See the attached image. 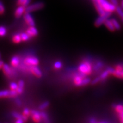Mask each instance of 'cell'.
<instances>
[{"instance_id": "1", "label": "cell", "mask_w": 123, "mask_h": 123, "mask_svg": "<svg viewBox=\"0 0 123 123\" xmlns=\"http://www.w3.org/2000/svg\"><path fill=\"white\" fill-rule=\"evenodd\" d=\"M78 70L81 74L84 75H90L92 72V66L88 62L81 63L78 67Z\"/></svg>"}, {"instance_id": "2", "label": "cell", "mask_w": 123, "mask_h": 123, "mask_svg": "<svg viewBox=\"0 0 123 123\" xmlns=\"http://www.w3.org/2000/svg\"><path fill=\"white\" fill-rule=\"evenodd\" d=\"M101 6L105 12H108L112 13L116 10V6H115L111 2H108L107 0H98Z\"/></svg>"}, {"instance_id": "3", "label": "cell", "mask_w": 123, "mask_h": 123, "mask_svg": "<svg viewBox=\"0 0 123 123\" xmlns=\"http://www.w3.org/2000/svg\"><path fill=\"white\" fill-rule=\"evenodd\" d=\"M44 6V4L42 2H38L31 4L30 5L27 6L26 7L25 13H31L37 10H39L43 8Z\"/></svg>"}, {"instance_id": "4", "label": "cell", "mask_w": 123, "mask_h": 123, "mask_svg": "<svg viewBox=\"0 0 123 123\" xmlns=\"http://www.w3.org/2000/svg\"><path fill=\"white\" fill-rule=\"evenodd\" d=\"M112 13L108 12H105L103 14L100 15V16L98 17L97 19L95 20V26L97 27L100 26L101 25H102L103 24H104V23L105 21L107 20L108 18L110 17V15H111Z\"/></svg>"}, {"instance_id": "5", "label": "cell", "mask_w": 123, "mask_h": 123, "mask_svg": "<svg viewBox=\"0 0 123 123\" xmlns=\"http://www.w3.org/2000/svg\"><path fill=\"white\" fill-rule=\"evenodd\" d=\"M18 95L17 91L12 90H5L0 91V98H13Z\"/></svg>"}, {"instance_id": "6", "label": "cell", "mask_w": 123, "mask_h": 123, "mask_svg": "<svg viewBox=\"0 0 123 123\" xmlns=\"http://www.w3.org/2000/svg\"><path fill=\"white\" fill-rule=\"evenodd\" d=\"M39 59L37 58L35 56H30L27 57L24 60L25 64H26L27 66H37L39 64Z\"/></svg>"}, {"instance_id": "7", "label": "cell", "mask_w": 123, "mask_h": 123, "mask_svg": "<svg viewBox=\"0 0 123 123\" xmlns=\"http://www.w3.org/2000/svg\"><path fill=\"white\" fill-rule=\"evenodd\" d=\"M113 71H114V68H112V67H109V68H107V70L104 71L103 73H101V74L99 76H98L100 81L104 80L108 77L109 75L111 74L112 75Z\"/></svg>"}, {"instance_id": "8", "label": "cell", "mask_w": 123, "mask_h": 123, "mask_svg": "<svg viewBox=\"0 0 123 123\" xmlns=\"http://www.w3.org/2000/svg\"><path fill=\"white\" fill-rule=\"evenodd\" d=\"M115 111L117 113L120 122L123 123V104H116L115 105Z\"/></svg>"}, {"instance_id": "9", "label": "cell", "mask_w": 123, "mask_h": 123, "mask_svg": "<svg viewBox=\"0 0 123 123\" xmlns=\"http://www.w3.org/2000/svg\"><path fill=\"white\" fill-rule=\"evenodd\" d=\"M24 18L25 22L30 26H35V21L34 20L32 15L30 14V13H25V14L24 15Z\"/></svg>"}, {"instance_id": "10", "label": "cell", "mask_w": 123, "mask_h": 123, "mask_svg": "<svg viewBox=\"0 0 123 123\" xmlns=\"http://www.w3.org/2000/svg\"><path fill=\"white\" fill-rule=\"evenodd\" d=\"M31 115L32 116L33 120L35 122H40L42 120V117H41V112L37 111L35 110H32L30 111Z\"/></svg>"}, {"instance_id": "11", "label": "cell", "mask_w": 123, "mask_h": 123, "mask_svg": "<svg viewBox=\"0 0 123 123\" xmlns=\"http://www.w3.org/2000/svg\"><path fill=\"white\" fill-rule=\"evenodd\" d=\"M25 9L26 7L24 6L20 5L19 6H18L15 11L14 15L15 18H19L21 17L24 14V13H25Z\"/></svg>"}, {"instance_id": "12", "label": "cell", "mask_w": 123, "mask_h": 123, "mask_svg": "<svg viewBox=\"0 0 123 123\" xmlns=\"http://www.w3.org/2000/svg\"><path fill=\"white\" fill-rule=\"evenodd\" d=\"M92 2L93 3V5H94V6L95 9H96V11L99 14V15L103 14L105 13V11L104 10V9L103 8V7L101 6L98 0H92Z\"/></svg>"}, {"instance_id": "13", "label": "cell", "mask_w": 123, "mask_h": 123, "mask_svg": "<svg viewBox=\"0 0 123 123\" xmlns=\"http://www.w3.org/2000/svg\"><path fill=\"white\" fill-rule=\"evenodd\" d=\"M26 33L30 37H33L38 34V31L36 27H35V26H30L27 29Z\"/></svg>"}, {"instance_id": "14", "label": "cell", "mask_w": 123, "mask_h": 123, "mask_svg": "<svg viewBox=\"0 0 123 123\" xmlns=\"http://www.w3.org/2000/svg\"><path fill=\"white\" fill-rule=\"evenodd\" d=\"M31 71V73L35 75V76H37V78H41L42 76V73L41 72V71L40 70V69L38 68L37 66H33L31 67L30 68Z\"/></svg>"}, {"instance_id": "15", "label": "cell", "mask_w": 123, "mask_h": 123, "mask_svg": "<svg viewBox=\"0 0 123 123\" xmlns=\"http://www.w3.org/2000/svg\"><path fill=\"white\" fill-rule=\"evenodd\" d=\"M3 71L5 75L9 78H10L12 76V71L10 68V66L7 64H4L2 66Z\"/></svg>"}, {"instance_id": "16", "label": "cell", "mask_w": 123, "mask_h": 123, "mask_svg": "<svg viewBox=\"0 0 123 123\" xmlns=\"http://www.w3.org/2000/svg\"><path fill=\"white\" fill-rule=\"evenodd\" d=\"M104 25L105 26V27H107V28L109 30L113 32L116 30L115 29L114 26H113V24H112L111 20L108 19H108L105 21V22H104Z\"/></svg>"}, {"instance_id": "17", "label": "cell", "mask_w": 123, "mask_h": 123, "mask_svg": "<svg viewBox=\"0 0 123 123\" xmlns=\"http://www.w3.org/2000/svg\"><path fill=\"white\" fill-rule=\"evenodd\" d=\"M84 76H85V75L82 74L76 75V76H75L74 79V82L75 85L78 86V87H80V86L81 81L82 80L83 78H84Z\"/></svg>"}, {"instance_id": "18", "label": "cell", "mask_w": 123, "mask_h": 123, "mask_svg": "<svg viewBox=\"0 0 123 123\" xmlns=\"http://www.w3.org/2000/svg\"><path fill=\"white\" fill-rule=\"evenodd\" d=\"M12 116H13L15 119H22L24 121H27V117L25 116L24 115H21L20 113H18V112H14L12 113Z\"/></svg>"}, {"instance_id": "19", "label": "cell", "mask_w": 123, "mask_h": 123, "mask_svg": "<svg viewBox=\"0 0 123 123\" xmlns=\"http://www.w3.org/2000/svg\"><path fill=\"white\" fill-rule=\"evenodd\" d=\"M24 81H23L22 80H20L18 81V88L17 90V92L18 94H21V93H22L24 88Z\"/></svg>"}, {"instance_id": "20", "label": "cell", "mask_w": 123, "mask_h": 123, "mask_svg": "<svg viewBox=\"0 0 123 123\" xmlns=\"http://www.w3.org/2000/svg\"><path fill=\"white\" fill-rule=\"evenodd\" d=\"M12 66L13 67H17L19 63V59L17 56H14L12 58L11 61H10Z\"/></svg>"}, {"instance_id": "21", "label": "cell", "mask_w": 123, "mask_h": 123, "mask_svg": "<svg viewBox=\"0 0 123 123\" xmlns=\"http://www.w3.org/2000/svg\"><path fill=\"white\" fill-rule=\"evenodd\" d=\"M112 75L113 76L117 78H120V79H123V70L121 71H117L114 69Z\"/></svg>"}, {"instance_id": "22", "label": "cell", "mask_w": 123, "mask_h": 123, "mask_svg": "<svg viewBox=\"0 0 123 123\" xmlns=\"http://www.w3.org/2000/svg\"><path fill=\"white\" fill-rule=\"evenodd\" d=\"M31 1V0H17V4L19 5H22L26 7L30 4Z\"/></svg>"}, {"instance_id": "23", "label": "cell", "mask_w": 123, "mask_h": 123, "mask_svg": "<svg viewBox=\"0 0 123 123\" xmlns=\"http://www.w3.org/2000/svg\"><path fill=\"white\" fill-rule=\"evenodd\" d=\"M12 41L15 43H19L21 41H22V39H21V34H15L12 38Z\"/></svg>"}, {"instance_id": "24", "label": "cell", "mask_w": 123, "mask_h": 123, "mask_svg": "<svg viewBox=\"0 0 123 123\" xmlns=\"http://www.w3.org/2000/svg\"><path fill=\"white\" fill-rule=\"evenodd\" d=\"M111 20L112 24H113V26H114L115 27V29L116 30H119L120 29H121V26L120 25L119 22H118V21H117L116 19H115V18H112V19H111Z\"/></svg>"}, {"instance_id": "25", "label": "cell", "mask_w": 123, "mask_h": 123, "mask_svg": "<svg viewBox=\"0 0 123 123\" xmlns=\"http://www.w3.org/2000/svg\"><path fill=\"white\" fill-rule=\"evenodd\" d=\"M41 117H42V120L43 121L44 123H49L50 122V120H49V116L47 115V113L44 112H41Z\"/></svg>"}, {"instance_id": "26", "label": "cell", "mask_w": 123, "mask_h": 123, "mask_svg": "<svg viewBox=\"0 0 123 123\" xmlns=\"http://www.w3.org/2000/svg\"><path fill=\"white\" fill-rule=\"evenodd\" d=\"M115 11L116 12L117 14L123 20V9L122 7L121 6H117Z\"/></svg>"}, {"instance_id": "27", "label": "cell", "mask_w": 123, "mask_h": 123, "mask_svg": "<svg viewBox=\"0 0 123 123\" xmlns=\"http://www.w3.org/2000/svg\"><path fill=\"white\" fill-rule=\"evenodd\" d=\"M49 105H50V103H49V101H44V102L42 103L39 105V109L40 110H44L47 108L49 106Z\"/></svg>"}, {"instance_id": "28", "label": "cell", "mask_w": 123, "mask_h": 123, "mask_svg": "<svg viewBox=\"0 0 123 123\" xmlns=\"http://www.w3.org/2000/svg\"><path fill=\"white\" fill-rule=\"evenodd\" d=\"M91 82V79L90 78H83L82 80L81 81V83H80V87H81V86H86V85H87V84L90 83Z\"/></svg>"}, {"instance_id": "29", "label": "cell", "mask_w": 123, "mask_h": 123, "mask_svg": "<svg viewBox=\"0 0 123 123\" xmlns=\"http://www.w3.org/2000/svg\"><path fill=\"white\" fill-rule=\"evenodd\" d=\"M7 34V29L5 26H0V37H4Z\"/></svg>"}, {"instance_id": "30", "label": "cell", "mask_w": 123, "mask_h": 123, "mask_svg": "<svg viewBox=\"0 0 123 123\" xmlns=\"http://www.w3.org/2000/svg\"><path fill=\"white\" fill-rule=\"evenodd\" d=\"M21 39L22 41H27L30 39V37L27 33H23L21 34Z\"/></svg>"}, {"instance_id": "31", "label": "cell", "mask_w": 123, "mask_h": 123, "mask_svg": "<svg viewBox=\"0 0 123 123\" xmlns=\"http://www.w3.org/2000/svg\"><path fill=\"white\" fill-rule=\"evenodd\" d=\"M9 87H10V90L17 91V90L18 88V84H17L15 82H12L10 83Z\"/></svg>"}, {"instance_id": "32", "label": "cell", "mask_w": 123, "mask_h": 123, "mask_svg": "<svg viewBox=\"0 0 123 123\" xmlns=\"http://www.w3.org/2000/svg\"><path fill=\"white\" fill-rule=\"evenodd\" d=\"M54 66L56 69H60L62 67V63L60 61H56L54 63Z\"/></svg>"}, {"instance_id": "33", "label": "cell", "mask_w": 123, "mask_h": 123, "mask_svg": "<svg viewBox=\"0 0 123 123\" xmlns=\"http://www.w3.org/2000/svg\"><path fill=\"white\" fill-rule=\"evenodd\" d=\"M5 10V9L4 4H3L2 1H0V15L3 14L4 13Z\"/></svg>"}, {"instance_id": "34", "label": "cell", "mask_w": 123, "mask_h": 123, "mask_svg": "<svg viewBox=\"0 0 123 123\" xmlns=\"http://www.w3.org/2000/svg\"><path fill=\"white\" fill-rule=\"evenodd\" d=\"M30 111H29L28 108H25L24 110V112H23V115H24L25 116L28 117L29 115H30Z\"/></svg>"}, {"instance_id": "35", "label": "cell", "mask_w": 123, "mask_h": 123, "mask_svg": "<svg viewBox=\"0 0 123 123\" xmlns=\"http://www.w3.org/2000/svg\"><path fill=\"white\" fill-rule=\"evenodd\" d=\"M15 103L17 104V105H18L19 106H21V104H22V102H21V101L19 99H15Z\"/></svg>"}, {"instance_id": "36", "label": "cell", "mask_w": 123, "mask_h": 123, "mask_svg": "<svg viewBox=\"0 0 123 123\" xmlns=\"http://www.w3.org/2000/svg\"><path fill=\"white\" fill-rule=\"evenodd\" d=\"M111 1V2L112 3V4H113L115 6H117L118 5V2H117V0H110Z\"/></svg>"}, {"instance_id": "37", "label": "cell", "mask_w": 123, "mask_h": 123, "mask_svg": "<svg viewBox=\"0 0 123 123\" xmlns=\"http://www.w3.org/2000/svg\"><path fill=\"white\" fill-rule=\"evenodd\" d=\"M24 122L25 121L22 119H17V120L15 121V123H22Z\"/></svg>"}, {"instance_id": "38", "label": "cell", "mask_w": 123, "mask_h": 123, "mask_svg": "<svg viewBox=\"0 0 123 123\" xmlns=\"http://www.w3.org/2000/svg\"><path fill=\"white\" fill-rule=\"evenodd\" d=\"M4 62L0 60V69L2 68V66H3V65H4Z\"/></svg>"}, {"instance_id": "39", "label": "cell", "mask_w": 123, "mask_h": 123, "mask_svg": "<svg viewBox=\"0 0 123 123\" xmlns=\"http://www.w3.org/2000/svg\"><path fill=\"white\" fill-rule=\"evenodd\" d=\"M90 123H96V120L94 119V118H92V119H90Z\"/></svg>"}, {"instance_id": "40", "label": "cell", "mask_w": 123, "mask_h": 123, "mask_svg": "<svg viewBox=\"0 0 123 123\" xmlns=\"http://www.w3.org/2000/svg\"><path fill=\"white\" fill-rule=\"evenodd\" d=\"M121 7L123 9V0H122V1L121 2Z\"/></svg>"}, {"instance_id": "41", "label": "cell", "mask_w": 123, "mask_h": 123, "mask_svg": "<svg viewBox=\"0 0 123 123\" xmlns=\"http://www.w3.org/2000/svg\"><path fill=\"white\" fill-rule=\"evenodd\" d=\"M1 54L0 53V59H1Z\"/></svg>"}]
</instances>
